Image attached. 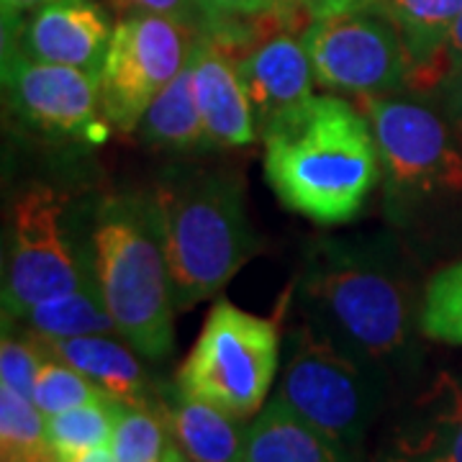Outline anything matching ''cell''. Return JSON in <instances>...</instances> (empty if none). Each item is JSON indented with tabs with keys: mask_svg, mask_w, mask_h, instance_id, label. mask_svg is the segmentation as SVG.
I'll return each mask as SVG.
<instances>
[{
	"mask_svg": "<svg viewBox=\"0 0 462 462\" xmlns=\"http://www.w3.org/2000/svg\"><path fill=\"white\" fill-rule=\"evenodd\" d=\"M264 178L285 208L339 226L365 208L380 182L375 134L360 106L311 96L263 134Z\"/></svg>",
	"mask_w": 462,
	"mask_h": 462,
	"instance_id": "obj_2",
	"label": "cell"
},
{
	"mask_svg": "<svg viewBox=\"0 0 462 462\" xmlns=\"http://www.w3.org/2000/svg\"><path fill=\"white\" fill-rule=\"evenodd\" d=\"M239 462H242V460H239Z\"/></svg>",
	"mask_w": 462,
	"mask_h": 462,
	"instance_id": "obj_37",
	"label": "cell"
},
{
	"mask_svg": "<svg viewBox=\"0 0 462 462\" xmlns=\"http://www.w3.org/2000/svg\"><path fill=\"white\" fill-rule=\"evenodd\" d=\"M51 0H0V5H3V26H5V32L14 26V32L18 29V23H21V18L33 14L36 8H42V5H47Z\"/></svg>",
	"mask_w": 462,
	"mask_h": 462,
	"instance_id": "obj_32",
	"label": "cell"
},
{
	"mask_svg": "<svg viewBox=\"0 0 462 462\" xmlns=\"http://www.w3.org/2000/svg\"><path fill=\"white\" fill-rule=\"evenodd\" d=\"M8 319V316H5ZM23 321L26 329L47 337V339H67V337H88V334H118L106 298L100 291L98 273H96V254L88 267L83 282L65 296L50 298L39 306L29 309L23 316L11 319Z\"/></svg>",
	"mask_w": 462,
	"mask_h": 462,
	"instance_id": "obj_20",
	"label": "cell"
},
{
	"mask_svg": "<svg viewBox=\"0 0 462 462\" xmlns=\"http://www.w3.org/2000/svg\"><path fill=\"white\" fill-rule=\"evenodd\" d=\"M378 462H462V373H439L398 413Z\"/></svg>",
	"mask_w": 462,
	"mask_h": 462,
	"instance_id": "obj_13",
	"label": "cell"
},
{
	"mask_svg": "<svg viewBox=\"0 0 462 462\" xmlns=\"http://www.w3.org/2000/svg\"><path fill=\"white\" fill-rule=\"evenodd\" d=\"M188 65L208 147L239 149L254 144L260 132L236 57L203 33Z\"/></svg>",
	"mask_w": 462,
	"mask_h": 462,
	"instance_id": "obj_14",
	"label": "cell"
},
{
	"mask_svg": "<svg viewBox=\"0 0 462 462\" xmlns=\"http://www.w3.org/2000/svg\"><path fill=\"white\" fill-rule=\"evenodd\" d=\"M3 96L18 124L47 139H93L106 124L98 75L33 60L16 44L3 50Z\"/></svg>",
	"mask_w": 462,
	"mask_h": 462,
	"instance_id": "obj_11",
	"label": "cell"
},
{
	"mask_svg": "<svg viewBox=\"0 0 462 462\" xmlns=\"http://www.w3.org/2000/svg\"><path fill=\"white\" fill-rule=\"evenodd\" d=\"M44 342L29 331L26 337H18L3 321V342H0V380L3 385H11L23 396H33V383L39 375V367L47 360Z\"/></svg>",
	"mask_w": 462,
	"mask_h": 462,
	"instance_id": "obj_27",
	"label": "cell"
},
{
	"mask_svg": "<svg viewBox=\"0 0 462 462\" xmlns=\"http://www.w3.org/2000/svg\"><path fill=\"white\" fill-rule=\"evenodd\" d=\"M106 5L116 14V18L136 16V14H157V16H172L185 18L200 23L199 0H106Z\"/></svg>",
	"mask_w": 462,
	"mask_h": 462,
	"instance_id": "obj_29",
	"label": "cell"
},
{
	"mask_svg": "<svg viewBox=\"0 0 462 462\" xmlns=\"http://www.w3.org/2000/svg\"><path fill=\"white\" fill-rule=\"evenodd\" d=\"M316 85L355 98L411 88V57L393 21L367 8L314 18L303 29Z\"/></svg>",
	"mask_w": 462,
	"mask_h": 462,
	"instance_id": "obj_10",
	"label": "cell"
},
{
	"mask_svg": "<svg viewBox=\"0 0 462 462\" xmlns=\"http://www.w3.org/2000/svg\"><path fill=\"white\" fill-rule=\"evenodd\" d=\"M421 300L409 245L393 229L319 236L298 270L300 321L388 378L416 363Z\"/></svg>",
	"mask_w": 462,
	"mask_h": 462,
	"instance_id": "obj_1",
	"label": "cell"
},
{
	"mask_svg": "<svg viewBox=\"0 0 462 462\" xmlns=\"http://www.w3.org/2000/svg\"><path fill=\"white\" fill-rule=\"evenodd\" d=\"M281 365V331L273 319L249 314L221 298L188 357L178 367V388L236 419L260 413Z\"/></svg>",
	"mask_w": 462,
	"mask_h": 462,
	"instance_id": "obj_7",
	"label": "cell"
},
{
	"mask_svg": "<svg viewBox=\"0 0 462 462\" xmlns=\"http://www.w3.org/2000/svg\"><path fill=\"white\" fill-rule=\"evenodd\" d=\"M388 380L385 373L342 352L300 321L285 339L278 398L357 455L383 409Z\"/></svg>",
	"mask_w": 462,
	"mask_h": 462,
	"instance_id": "obj_6",
	"label": "cell"
},
{
	"mask_svg": "<svg viewBox=\"0 0 462 462\" xmlns=\"http://www.w3.org/2000/svg\"><path fill=\"white\" fill-rule=\"evenodd\" d=\"M39 337V334H36ZM57 360L80 370L108 396L126 406H154L160 388L149 380L142 365V355L114 334H88V337H67L47 339L39 337Z\"/></svg>",
	"mask_w": 462,
	"mask_h": 462,
	"instance_id": "obj_16",
	"label": "cell"
},
{
	"mask_svg": "<svg viewBox=\"0 0 462 462\" xmlns=\"http://www.w3.org/2000/svg\"><path fill=\"white\" fill-rule=\"evenodd\" d=\"M275 16L282 23H296V21H314V0H275Z\"/></svg>",
	"mask_w": 462,
	"mask_h": 462,
	"instance_id": "obj_33",
	"label": "cell"
},
{
	"mask_svg": "<svg viewBox=\"0 0 462 462\" xmlns=\"http://www.w3.org/2000/svg\"><path fill=\"white\" fill-rule=\"evenodd\" d=\"M114 23L96 0H51L18 23L14 39L23 54L51 65L100 75L114 39Z\"/></svg>",
	"mask_w": 462,
	"mask_h": 462,
	"instance_id": "obj_12",
	"label": "cell"
},
{
	"mask_svg": "<svg viewBox=\"0 0 462 462\" xmlns=\"http://www.w3.org/2000/svg\"><path fill=\"white\" fill-rule=\"evenodd\" d=\"M375 8V0H314V18L346 14V11H367Z\"/></svg>",
	"mask_w": 462,
	"mask_h": 462,
	"instance_id": "obj_34",
	"label": "cell"
},
{
	"mask_svg": "<svg viewBox=\"0 0 462 462\" xmlns=\"http://www.w3.org/2000/svg\"><path fill=\"white\" fill-rule=\"evenodd\" d=\"M157 409L165 419L170 442L190 462H239L245 452L247 427L242 419L218 406L182 393L175 385H162Z\"/></svg>",
	"mask_w": 462,
	"mask_h": 462,
	"instance_id": "obj_17",
	"label": "cell"
},
{
	"mask_svg": "<svg viewBox=\"0 0 462 462\" xmlns=\"http://www.w3.org/2000/svg\"><path fill=\"white\" fill-rule=\"evenodd\" d=\"M136 132L149 147L170 149V152L208 147L203 118L193 93L190 65H185L180 75L149 103L147 114Z\"/></svg>",
	"mask_w": 462,
	"mask_h": 462,
	"instance_id": "obj_21",
	"label": "cell"
},
{
	"mask_svg": "<svg viewBox=\"0 0 462 462\" xmlns=\"http://www.w3.org/2000/svg\"><path fill=\"white\" fill-rule=\"evenodd\" d=\"M103 398L111 396L103 388H98L93 380L85 378L80 370L57 360L54 355H47V360L39 367L36 383H33L32 401L44 416H54V413H62L67 409L83 406V403H93V401H103Z\"/></svg>",
	"mask_w": 462,
	"mask_h": 462,
	"instance_id": "obj_26",
	"label": "cell"
},
{
	"mask_svg": "<svg viewBox=\"0 0 462 462\" xmlns=\"http://www.w3.org/2000/svg\"><path fill=\"white\" fill-rule=\"evenodd\" d=\"M421 331L430 339L462 346V260L445 264L424 285Z\"/></svg>",
	"mask_w": 462,
	"mask_h": 462,
	"instance_id": "obj_25",
	"label": "cell"
},
{
	"mask_svg": "<svg viewBox=\"0 0 462 462\" xmlns=\"http://www.w3.org/2000/svg\"><path fill=\"white\" fill-rule=\"evenodd\" d=\"M165 462H190V460H188V457L182 455V452H180V449H178V447H175V445H172V442H170V447H167Z\"/></svg>",
	"mask_w": 462,
	"mask_h": 462,
	"instance_id": "obj_36",
	"label": "cell"
},
{
	"mask_svg": "<svg viewBox=\"0 0 462 462\" xmlns=\"http://www.w3.org/2000/svg\"><path fill=\"white\" fill-rule=\"evenodd\" d=\"M375 134L383 216L416 252L462 231V139L442 108L409 93L363 98Z\"/></svg>",
	"mask_w": 462,
	"mask_h": 462,
	"instance_id": "obj_3",
	"label": "cell"
},
{
	"mask_svg": "<svg viewBox=\"0 0 462 462\" xmlns=\"http://www.w3.org/2000/svg\"><path fill=\"white\" fill-rule=\"evenodd\" d=\"M203 29L193 21L136 14L116 21L100 69V114L116 132H136L149 103L190 62Z\"/></svg>",
	"mask_w": 462,
	"mask_h": 462,
	"instance_id": "obj_9",
	"label": "cell"
},
{
	"mask_svg": "<svg viewBox=\"0 0 462 462\" xmlns=\"http://www.w3.org/2000/svg\"><path fill=\"white\" fill-rule=\"evenodd\" d=\"M172 298L178 314L221 293L257 254L242 175L231 170H188L154 190Z\"/></svg>",
	"mask_w": 462,
	"mask_h": 462,
	"instance_id": "obj_5",
	"label": "cell"
},
{
	"mask_svg": "<svg viewBox=\"0 0 462 462\" xmlns=\"http://www.w3.org/2000/svg\"><path fill=\"white\" fill-rule=\"evenodd\" d=\"M242 462H355V455L275 396L247 427Z\"/></svg>",
	"mask_w": 462,
	"mask_h": 462,
	"instance_id": "obj_18",
	"label": "cell"
},
{
	"mask_svg": "<svg viewBox=\"0 0 462 462\" xmlns=\"http://www.w3.org/2000/svg\"><path fill=\"white\" fill-rule=\"evenodd\" d=\"M442 69H445V78L449 72L462 69V14L447 33L445 51H442Z\"/></svg>",
	"mask_w": 462,
	"mask_h": 462,
	"instance_id": "obj_31",
	"label": "cell"
},
{
	"mask_svg": "<svg viewBox=\"0 0 462 462\" xmlns=\"http://www.w3.org/2000/svg\"><path fill=\"white\" fill-rule=\"evenodd\" d=\"M373 11L393 21L403 36L411 57V88H439L447 33L462 14V0H375Z\"/></svg>",
	"mask_w": 462,
	"mask_h": 462,
	"instance_id": "obj_19",
	"label": "cell"
},
{
	"mask_svg": "<svg viewBox=\"0 0 462 462\" xmlns=\"http://www.w3.org/2000/svg\"><path fill=\"white\" fill-rule=\"evenodd\" d=\"M90 245L118 337L144 360H167L175 345L178 309L154 193L134 190L100 200Z\"/></svg>",
	"mask_w": 462,
	"mask_h": 462,
	"instance_id": "obj_4",
	"label": "cell"
},
{
	"mask_svg": "<svg viewBox=\"0 0 462 462\" xmlns=\"http://www.w3.org/2000/svg\"><path fill=\"white\" fill-rule=\"evenodd\" d=\"M247 88L257 132L263 134L278 116L314 96V65L303 44V33L288 29L257 39L245 57L236 60Z\"/></svg>",
	"mask_w": 462,
	"mask_h": 462,
	"instance_id": "obj_15",
	"label": "cell"
},
{
	"mask_svg": "<svg viewBox=\"0 0 462 462\" xmlns=\"http://www.w3.org/2000/svg\"><path fill=\"white\" fill-rule=\"evenodd\" d=\"M65 216L67 196L51 185L32 182L16 196L3 270V316L18 319L83 282L93 245L72 239Z\"/></svg>",
	"mask_w": 462,
	"mask_h": 462,
	"instance_id": "obj_8",
	"label": "cell"
},
{
	"mask_svg": "<svg viewBox=\"0 0 462 462\" xmlns=\"http://www.w3.org/2000/svg\"><path fill=\"white\" fill-rule=\"evenodd\" d=\"M116 413H118V401L103 398L47 416V437L57 460H67L83 455L88 449L111 445Z\"/></svg>",
	"mask_w": 462,
	"mask_h": 462,
	"instance_id": "obj_23",
	"label": "cell"
},
{
	"mask_svg": "<svg viewBox=\"0 0 462 462\" xmlns=\"http://www.w3.org/2000/svg\"><path fill=\"white\" fill-rule=\"evenodd\" d=\"M439 108L445 111L449 124L462 139V69L449 72L445 80L439 83Z\"/></svg>",
	"mask_w": 462,
	"mask_h": 462,
	"instance_id": "obj_30",
	"label": "cell"
},
{
	"mask_svg": "<svg viewBox=\"0 0 462 462\" xmlns=\"http://www.w3.org/2000/svg\"><path fill=\"white\" fill-rule=\"evenodd\" d=\"M0 457L3 462H57L47 437V416L32 398L0 383Z\"/></svg>",
	"mask_w": 462,
	"mask_h": 462,
	"instance_id": "obj_22",
	"label": "cell"
},
{
	"mask_svg": "<svg viewBox=\"0 0 462 462\" xmlns=\"http://www.w3.org/2000/svg\"><path fill=\"white\" fill-rule=\"evenodd\" d=\"M111 452L116 462H165L170 447L162 413L154 406H126L118 403Z\"/></svg>",
	"mask_w": 462,
	"mask_h": 462,
	"instance_id": "obj_24",
	"label": "cell"
},
{
	"mask_svg": "<svg viewBox=\"0 0 462 462\" xmlns=\"http://www.w3.org/2000/svg\"><path fill=\"white\" fill-rule=\"evenodd\" d=\"M57 462H116L114 452L111 447H96V449H88L83 455H75V457H67V460H57Z\"/></svg>",
	"mask_w": 462,
	"mask_h": 462,
	"instance_id": "obj_35",
	"label": "cell"
},
{
	"mask_svg": "<svg viewBox=\"0 0 462 462\" xmlns=\"http://www.w3.org/2000/svg\"><path fill=\"white\" fill-rule=\"evenodd\" d=\"M203 33H221L239 21L275 14V0H199Z\"/></svg>",
	"mask_w": 462,
	"mask_h": 462,
	"instance_id": "obj_28",
	"label": "cell"
}]
</instances>
